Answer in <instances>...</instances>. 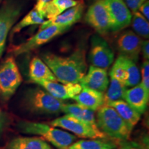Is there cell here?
<instances>
[{
  "mask_svg": "<svg viewBox=\"0 0 149 149\" xmlns=\"http://www.w3.org/2000/svg\"><path fill=\"white\" fill-rule=\"evenodd\" d=\"M41 59L49 67L57 81L63 84L79 83L88 68L86 49L83 47L77 48L68 56L43 53Z\"/></svg>",
  "mask_w": 149,
  "mask_h": 149,
  "instance_id": "cell-1",
  "label": "cell"
},
{
  "mask_svg": "<svg viewBox=\"0 0 149 149\" xmlns=\"http://www.w3.org/2000/svg\"><path fill=\"white\" fill-rule=\"evenodd\" d=\"M17 128L22 133L37 135L59 149H66L77 139L72 133L44 123L28 120L19 121Z\"/></svg>",
  "mask_w": 149,
  "mask_h": 149,
  "instance_id": "cell-2",
  "label": "cell"
},
{
  "mask_svg": "<svg viewBox=\"0 0 149 149\" xmlns=\"http://www.w3.org/2000/svg\"><path fill=\"white\" fill-rule=\"evenodd\" d=\"M65 104L40 87L29 89L23 98L24 108L36 115L59 114L62 112Z\"/></svg>",
  "mask_w": 149,
  "mask_h": 149,
  "instance_id": "cell-3",
  "label": "cell"
},
{
  "mask_svg": "<svg viewBox=\"0 0 149 149\" xmlns=\"http://www.w3.org/2000/svg\"><path fill=\"white\" fill-rule=\"evenodd\" d=\"M95 118L97 128L108 137L120 141L129 139L133 128L112 107L104 105L97 111Z\"/></svg>",
  "mask_w": 149,
  "mask_h": 149,
  "instance_id": "cell-4",
  "label": "cell"
},
{
  "mask_svg": "<svg viewBox=\"0 0 149 149\" xmlns=\"http://www.w3.org/2000/svg\"><path fill=\"white\" fill-rule=\"evenodd\" d=\"M22 82V77L13 56H9L0 64V99L8 102Z\"/></svg>",
  "mask_w": 149,
  "mask_h": 149,
  "instance_id": "cell-5",
  "label": "cell"
},
{
  "mask_svg": "<svg viewBox=\"0 0 149 149\" xmlns=\"http://www.w3.org/2000/svg\"><path fill=\"white\" fill-rule=\"evenodd\" d=\"M23 8L24 3L20 0H3L0 5V59L9 33L22 15Z\"/></svg>",
  "mask_w": 149,
  "mask_h": 149,
  "instance_id": "cell-6",
  "label": "cell"
},
{
  "mask_svg": "<svg viewBox=\"0 0 149 149\" xmlns=\"http://www.w3.org/2000/svg\"><path fill=\"white\" fill-rule=\"evenodd\" d=\"M50 125L66 130L76 137L81 138L105 139L107 137L99 128L93 127L79 119L68 114L53 120L50 122Z\"/></svg>",
  "mask_w": 149,
  "mask_h": 149,
  "instance_id": "cell-7",
  "label": "cell"
},
{
  "mask_svg": "<svg viewBox=\"0 0 149 149\" xmlns=\"http://www.w3.org/2000/svg\"><path fill=\"white\" fill-rule=\"evenodd\" d=\"M70 28L68 27L49 26L45 29L39 31L38 33L30 37L22 44L15 46L13 49V53L15 56H18L33 51L66 32Z\"/></svg>",
  "mask_w": 149,
  "mask_h": 149,
  "instance_id": "cell-8",
  "label": "cell"
},
{
  "mask_svg": "<svg viewBox=\"0 0 149 149\" xmlns=\"http://www.w3.org/2000/svg\"><path fill=\"white\" fill-rule=\"evenodd\" d=\"M88 60L92 66L107 69L114 61V53L108 42L100 35L91 37Z\"/></svg>",
  "mask_w": 149,
  "mask_h": 149,
  "instance_id": "cell-9",
  "label": "cell"
},
{
  "mask_svg": "<svg viewBox=\"0 0 149 149\" xmlns=\"http://www.w3.org/2000/svg\"><path fill=\"white\" fill-rule=\"evenodd\" d=\"M85 22L100 35H106L111 30V22L104 0H95L87 10Z\"/></svg>",
  "mask_w": 149,
  "mask_h": 149,
  "instance_id": "cell-10",
  "label": "cell"
},
{
  "mask_svg": "<svg viewBox=\"0 0 149 149\" xmlns=\"http://www.w3.org/2000/svg\"><path fill=\"white\" fill-rule=\"evenodd\" d=\"M112 32H119L130 24L132 13L124 0H104Z\"/></svg>",
  "mask_w": 149,
  "mask_h": 149,
  "instance_id": "cell-11",
  "label": "cell"
},
{
  "mask_svg": "<svg viewBox=\"0 0 149 149\" xmlns=\"http://www.w3.org/2000/svg\"><path fill=\"white\" fill-rule=\"evenodd\" d=\"M142 39L132 31H126L121 33L117 40V47L120 55L128 57L132 60L137 61L141 47Z\"/></svg>",
  "mask_w": 149,
  "mask_h": 149,
  "instance_id": "cell-12",
  "label": "cell"
},
{
  "mask_svg": "<svg viewBox=\"0 0 149 149\" xmlns=\"http://www.w3.org/2000/svg\"><path fill=\"white\" fill-rule=\"evenodd\" d=\"M58 100H66L72 99L81 92L82 86L79 83H58V81H39L35 82Z\"/></svg>",
  "mask_w": 149,
  "mask_h": 149,
  "instance_id": "cell-13",
  "label": "cell"
},
{
  "mask_svg": "<svg viewBox=\"0 0 149 149\" xmlns=\"http://www.w3.org/2000/svg\"><path fill=\"white\" fill-rule=\"evenodd\" d=\"M84 6L82 3L79 2L76 6L65 10L56 17L44 21V23L40 25L39 31L49 26L70 28L73 24L79 21L84 14Z\"/></svg>",
  "mask_w": 149,
  "mask_h": 149,
  "instance_id": "cell-14",
  "label": "cell"
},
{
  "mask_svg": "<svg viewBox=\"0 0 149 149\" xmlns=\"http://www.w3.org/2000/svg\"><path fill=\"white\" fill-rule=\"evenodd\" d=\"M79 84L84 88L106 92L109 84L107 70L91 66Z\"/></svg>",
  "mask_w": 149,
  "mask_h": 149,
  "instance_id": "cell-15",
  "label": "cell"
},
{
  "mask_svg": "<svg viewBox=\"0 0 149 149\" xmlns=\"http://www.w3.org/2000/svg\"><path fill=\"white\" fill-rule=\"evenodd\" d=\"M124 100L141 115L144 114L148 107L149 93L145 91L140 83L129 89H126Z\"/></svg>",
  "mask_w": 149,
  "mask_h": 149,
  "instance_id": "cell-16",
  "label": "cell"
},
{
  "mask_svg": "<svg viewBox=\"0 0 149 149\" xmlns=\"http://www.w3.org/2000/svg\"><path fill=\"white\" fill-rule=\"evenodd\" d=\"M72 100H75L77 104L84 107L94 112L98 111L105 105L104 93L84 87H82L81 92L74 97Z\"/></svg>",
  "mask_w": 149,
  "mask_h": 149,
  "instance_id": "cell-17",
  "label": "cell"
},
{
  "mask_svg": "<svg viewBox=\"0 0 149 149\" xmlns=\"http://www.w3.org/2000/svg\"><path fill=\"white\" fill-rule=\"evenodd\" d=\"M29 75L30 79L34 83L39 81H58L49 67L39 57H34L31 59Z\"/></svg>",
  "mask_w": 149,
  "mask_h": 149,
  "instance_id": "cell-18",
  "label": "cell"
},
{
  "mask_svg": "<svg viewBox=\"0 0 149 149\" xmlns=\"http://www.w3.org/2000/svg\"><path fill=\"white\" fill-rule=\"evenodd\" d=\"M6 149H53L40 137H17L9 141Z\"/></svg>",
  "mask_w": 149,
  "mask_h": 149,
  "instance_id": "cell-19",
  "label": "cell"
},
{
  "mask_svg": "<svg viewBox=\"0 0 149 149\" xmlns=\"http://www.w3.org/2000/svg\"><path fill=\"white\" fill-rule=\"evenodd\" d=\"M115 109L118 115L133 129L134 126L137 125L140 120L141 115L134 110L127 102L124 100H117L114 102H108L105 104Z\"/></svg>",
  "mask_w": 149,
  "mask_h": 149,
  "instance_id": "cell-20",
  "label": "cell"
},
{
  "mask_svg": "<svg viewBox=\"0 0 149 149\" xmlns=\"http://www.w3.org/2000/svg\"><path fill=\"white\" fill-rule=\"evenodd\" d=\"M62 112L79 119L93 127L98 128L96 124L95 112L84 107L79 104H65Z\"/></svg>",
  "mask_w": 149,
  "mask_h": 149,
  "instance_id": "cell-21",
  "label": "cell"
},
{
  "mask_svg": "<svg viewBox=\"0 0 149 149\" xmlns=\"http://www.w3.org/2000/svg\"><path fill=\"white\" fill-rule=\"evenodd\" d=\"M78 3L79 1L77 0H51L44 7V18L48 19L55 18Z\"/></svg>",
  "mask_w": 149,
  "mask_h": 149,
  "instance_id": "cell-22",
  "label": "cell"
},
{
  "mask_svg": "<svg viewBox=\"0 0 149 149\" xmlns=\"http://www.w3.org/2000/svg\"><path fill=\"white\" fill-rule=\"evenodd\" d=\"M116 144L102 139H81L74 141L66 149H115Z\"/></svg>",
  "mask_w": 149,
  "mask_h": 149,
  "instance_id": "cell-23",
  "label": "cell"
},
{
  "mask_svg": "<svg viewBox=\"0 0 149 149\" xmlns=\"http://www.w3.org/2000/svg\"><path fill=\"white\" fill-rule=\"evenodd\" d=\"M44 18L41 16L36 9L33 8L18 23L15 24L10 31L11 35L19 33L22 29L33 25H41L44 23Z\"/></svg>",
  "mask_w": 149,
  "mask_h": 149,
  "instance_id": "cell-24",
  "label": "cell"
},
{
  "mask_svg": "<svg viewBox=\"0 0 149 149\" xmlns=\"http://www.w3.org/2000/svg\"><path fill=\"white\" fill-rule=\"evenodd\" d=\"M109 86L104 94L105 104L110 102H114L117 100H124V95L126 90L125 85L113 77H111L109 81Z\"/></svg>",
  "mask_w": 149,
  "mask_h": 149,
  "instance_id": "cell-25",
  "label": "cell"
},
{
  "mask_svg": "<svg viewBox=\"0 0 149 149\" xmlns=\"http://www.w3.org/2000/svg\"><path fill=\"white\" fill-rule=\"evenodd\" d=\"M132 28L137 35L140 37L148 40L149 37V23L148 21L139 11L132 13L131 18Z\"/></svg>",
  "mask_w": 149,
  "mask_h": 149,
  "instance_id": "cell-26",
  "label": "cell"
},
{
  "mask_svg": "<svg viewBox=\"0 0 149 149\" xmlns=\"http://www.w3.org/2000/svg\"><path fill=\"white\" fill-rule=\"evenodd\" d=\"M126 70L127 72L126 86L133 87L140 83L141 74L139 68L135 61L128 57H124Z\"/></svg>",
  "mask_w": 149,
  "mask_h": 149,
  "instance_id": "cell-27",
  "label": "cell"
},
{
  "mask_svg": "<svg viewBox=\"0 0 149 149\" xmlns=\"http://www.w3.org/2000/svg\"><path fill=\"white\" fill-rule=\"evenodd\" d=\"M109 75L110 77L115 78L123 84H126V79H127V72L126 70L124 56L120 55L117 57L109 72Z\"/></svg>",
  "mask_w": 149,
  "mask_h": 149,
  "instance_id": "cell-28",
  "label": "cell"
},
{
  "mask_svg": "<svg viewBox=\"0 0 149 149\" xmlns=\"http://www.w3.org/2000/svg\"><path fill=\"white\" fill-rule=\"evenodd\" d=\"M141 84L144 87L145 91L149 93V61L144 60L141 66Z\"/></svg>",
  "mask_w": 149,
  "mask_h": 149,
  "instance_id": "cell-29",
  "label": "cell"
},
{
  "mask_svg": "<svg viewBox=\"0 0 149 149\" xmlns=\"http://www.w3.org/2000/svg\"><path fill=\"white\" fill-rule=\"evenodd\" d=\"M146 1V0H124L126 5L127 6L132 13L138 11L140 6Z\"/></svg>",
  "mask_w": 149,
  "mask_h": 149,
  "instance_id": "cell-30",
  "label": "cell"
},
{
  "mask_svg": "<svg viewBox=\"0 0 149 149\" xmlns=\"http://www.w3.org/2000/svg\"><path fill=\"white\" fill-rule=\"evenodd\" d=\"M8 123V119L7 115L2 111L0 107V138L2 136L3 132L6 128Z\"/></svg>",
  "mask_w": 149,
  "mask_h": 149,
  "instance_id": "cell-31",
  "label": "cell"
},
{
  "mask_svg": "<svg viewBox=\"0 0 149 149\" xmlns=\"http://www.w3.org/2000/svg\"><path fill=\"white\" fill-rule=\"evenodd\" d=\"M115 149H144L141 145L135 142H129L126 141H122V144L119 148Z\"/></svg>",
  "mask_w": 149,
  "mask_h": 149,
  "instance_id": "cell-32",
  "label": "cell"
},
{
  "mask_svg": "<svg viewBox=\"0 0 149 149\" xmlns=\"http://www.w3.org/2000/svg\"><path fill=\"white\" fill-rule=\"evenodd\" d=\"M51 0H37V3L35 4L34 8L36 9V10L39 13V14L41 16H42L44 18V9L45 7V5L48 2H49Z\"/></svg>",
  "mask_w": 149,
  "mask_h": 149,
  "instance_id": "cell-33",
  "label": "cell"
},
{
  "mask_svg": "<svg viewBox=\"0 0 149 149\" xmlns=\"http://www.w3.org/2000/svg\"><path fill=\"white\" fill-rule=\"evenodd\" d=\"M139 12L148 21L149 19V1L146 0L140 6L138 9Z\"/></svg>",
  "mask_w": 149,
  "mask_h": 149,
  "instance_id": "cell-34",
  "label": "cell"
},
{
  "mask_svg": "<svg viewBox=\"0 0 149 149\" xmlns=\"http://www.w3.org/2000/svg\"><path fill=\"white\" fill-rule=\"evenodd\" d=\"M141 52L144 60H148L149 59V42L148 40L142 42L141 47Z\"/></svg>",
  "mask_w": 149,
  "mask_h": 149,
  "instance_id": "cell-35",
  "label": "cell"
},
{
  "mask_svg": "<svg viewBox=\"0 0 149 149\" xmlns=\"http://www.w3.org/2000/svg\"><path fill=\"white\" fill-rule=\"evenodd\" d=\"M3 1V0H0V5L1 4V3H2Z\"/></svg>",
  "mask_w": 149,
  "mask_h": 149,
  "instance_id": "cell-36",
  "label": "cell"
}]
</instances>
